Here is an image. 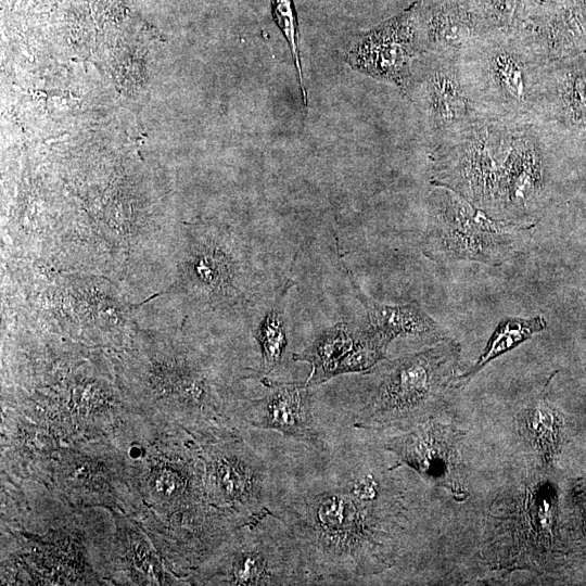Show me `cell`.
Masks as SVG:
<instances>
[{
    "instance_id": "obj_18",
    "label": "cell",
    "mask_w": 586,
    "mask_h": 586,
    "mask_svg": "<svg viewBox=\"0 0 586 586\" xmlns=\"http://www.w3.org/2000/svg\"><path fill=\"white\" fill-rule=\"evenodd\" d=\"M356 296L364 305L368 328L364 330L385 352L393 340L398 336H438L441 327L421 308L417 302L406 305H386L367 296L347 270Z\"/></svg>"
},
{
    "instance_id": "obj_20",
    "label": "cell",
    "mask_w": 586,
    "mask_h": 586,
    "mask_svg": "<svg viewBox=\"0 0 586 586\" xmlns=\"http://www.w3.org/2000/svg\"><path fill=\"white\" fill-rule=\"evenodd\" d=\"M358 335L345 323H337L319 334L307 348L295 353V361H305L310 366L305 383L314 387L340 375L341 367L356 345Z\"/></svg>"
},
{
    "instance_id": "obj_21",
    "label": "cell",
    "mask_w": 586,
    "mask_h": 586,
    "mask_svg": "<svg viewBox=\"0 0 586 586\" xmlns=\"http://www.w3.org/2000/svg\"><path fill=\"white\" fill-rule=\"evenodd\" d=\"M546 328L547 322L542 316L502 318L495 327L475 362L464 372L458 374L457 388L466 386L492 360L512 351Z\"/></svg>"
},
{
    "instance_id": "obj_25",
    "label": "cell",
    "mask_w": 586,
    "mask_h": 586,
    "mask_svg": "<svg viewBox=\"0 0 586 586\" xmlns=\"http://www.w3.org/2000/svg\"><path fill=\"white\" fill-rule=\"evenodd\" d=\"M574 496V527L579 544L586 550V491L576 489Z\"/></svg>"
},
{
    "instance_id": "obj_2",
    "label": "cell",
    "mask_w": 586,
    "mask_h": 586,
    "mask_svg": "<svg viewBox=\"0 0 586 586\" xmlns=\"http://www.w3.org/2000/svg\"><path fill=\"white\" fill-rule=\"evenodd\" d=\"M550 61L530 34L484 33L460 52L466 91L479 114L511 125L535 124Z\"/></svg>"
},
{
    "instance_id": "obj_19",
    "label": "cell",
    "mask_w": 586,
    "mask_h": 586,
    "mask_svg": "<svg viewBox=\"0 0 586 586\" xmlns=\"http://www.w3.org/2000/svg\"><path fill=\"white\" fill-rule=\"evenodd\" d=\"M519 425L537 460L551 467L562 446L564 422L547 394H539L519 413Z\"/></svg>"
},
{
    "instance_id": "obj_5",
    "label": "cell",
    "mask_w": 586,
    "mask_h": 586,
    "mask_svg": "<svg viewBox=\"0 0 586 586\" xmlns=\"http://www.w3.org/2000/svg\"><path fill=\"white\" fill-rule=\"evenodd\" d=\"M534 226L495 218L456 192L437 187L430 198L423 253L438 262L500 266L527 245Z\"/></svg>"
},
{
    "instance_id": "obj_14",
    "label": "cell",
    "mask_w": 586,
    "mask_h": 586,
    "mask_svg": "<svg viewBox=\"0 0 586 586\" xmlns=\"http://www.w3.org/2000/svg\"><path fill=\"white\" fill-rule=\"evenodd\" d=\"M266 393L247 403L244 416L251 426L291 437L309 448H330L313 412L311 386L304 382L263 379Z\"/></svg>"
},
{
    "instance_id": "obj_13",
    "label": "cell",
    "mask_w": 586,
    "mask_h": 586,
    "mask_svg": "<svg viewBox=\"0 0 586 586\" xmlns=\"http://www.w3.org/2000/svg\"><path fill=\"white\" fill-rule=\"evenodd\" d=\"M464 432L430 419L384 440L382 448L394 457L393 468L407 467L456 500L467 498L460 445Z\"/></svg>"
},
{
    "instance_id": "obj_23",
    "label": "cell",
    "mask_w": 586,
    "mask_h": 586,
    "mask_svg": "<svg viewBox=\"0 0 586 586\" xmlns=\"http://www.w3.org/2000/svg\"><path fill=\"white\" fill-rule=\"evenodd\" d=\"M256 339L260 348L265 374L271 372L281 361L286 347V334L281 311L267 313L257 328Z\"/></svg>"
},
{
    "instance_id": "obj_4",
    "label": "cell",
    "mask_w": 586,
    "mask_h": 586,
    "mask_svg": "<svg viewBox=\"0 0 586 586\" xmlns=\"http://www.w3.org/2000/svg\"><path fill=\"white\" fill-rule=\"evenodd\" d=\"M460 344L449 337L388 361L352 417L354 429L405 431L434 419L457 388Z\"/></svg>"
},
{
    "instance_id": "obj_1",
    "label": "cell",
    "mask_w": 586,
    "mask_h": 586,
    "mask_svg": "<svg viewBox=\"0 0 586 586\" xmlns=\"http://www.w3.org/2000/svg\"><path fill=\"white\" fill-rule=\"evenodd\" d=\"M311 462L275 480L272 513L293 535L316 584H356L397 561L405 496L366 448L316 450Z\"/></svg>"
},
{
    "instance_id": "obj_3",
    "label": "cell",
    "mask_w": 586,
    "mask_h": 586,
    "mask_svg": "<svg viewBox=\"0 0 586 586\" xmlns=\"http://www.w3.org/2000/svg\"><path fill=\"white\" fill-rule=\"evenodd\" d=\"M547 468L540 463L494 499L484 547L494 570H547L560 553V492Z\"/></svg>"
},
{
    "instance_id": "obj_22",
    "label": "cell",
    "mask_w": 586,
    "mask_h": 586,
    "mask_svg": "<svg viewBox=\"0 0 586 586\" xmlns=\"http://www.w3.org/2000/svg\"><path fill=\"white\" fill-rule=\"evenodd\" d=\"M483 33H515L525 28L540 0H470Z\"/></svg>"
},
{
    "instance_id": "obj_10",
    "label": "cell",
    "mask_w": 586,
    "mask_h": 586,
    "mask_svg": "<svg viewBox=\"0 0 586 586\" xmlns=\"http://www.w3.org/2000/svg\"><path fill=\"white\" fill-rule=\"evenodd\" d=\"M403 94L416 109L432 151L484 118L463 86L459 54L425 52L415 65Z\"/></svg>"
},
{
    "instance_id": "obj_6",
    "label": "cell",
    "mask_w": 586,
    "mask_h": 586,
    "mask_svg": "<svg viewBox=\"0 0 586 586\" xmlns=\"http://www.w3.org/2000/svg\"><path fill=\"white\" fill-rule=\"evenodd\" d=\"M200 581L218 585H313L288 526L273 513L233 531L207 559Z\"/></svg>"
},
{
    "instance_id": "obj_8",
    "label": "cell",
    "mask_w": 586,
    "mask_h": 586,
    "mask_svg": "<svg viewBox=\"0 0 586 586\" xmlns=\"http://www.w3.org/2000/svg\"><path fill=\"white\" fill-rule=\"evenodd\" d=\"M203 438V484L211 507L233 530L272 513L275 477L263 459L234 431Z\"/></svg>"
},
{
    "instance_id": "obj_9",
    "label": "cell",
    "mask_w": 586,
    "mask_h": 586,
    "mask_svg": "<svg viewBox=\"0 0 586 586\" xmlns=\"http://www.w3.org/2000/svg\"><path fill=\"white\" fill-rule=\"evenodd\" d=\"M144 349L139 354L143 367V387L152 396L169 397L179 404L193 421L199 422L200 433L206 435L233 431L225 425L226 402L209 371L179 347L178 340L167 332H141Z\"/></svg>"
},
{
    "instance_id": "obj_17",
    "label": "cell",
    "mask_w": 586,
    "mask_h": 586,
    "mask_svg": "<svg viewBox=\"0 0 586 586\" xmlns=\"http://www.w3.org/2000/svg\"><path fill=\"white\" fill-rule=\"evenodd\" d=\"M420 18L426 52L460 54L484 34L470 0H421Z\"/></svg>"
},
{
    "instance_id": "obj_11",
    "label": "cell",
    "mask_w": 586,
    "mask_h": 586,
    "mask_svg": "<svg viewBox=\"0 0 586 586\" xmlns=\"http://www.w3.org/2000/svg\"><path fill=\"white\" fill-rule=\"evenodd\" d=\"M421 0L397 15L352 38L345 62L377 80L406 89L415 65L426 52L420 18Z\"/></svg>"
},
{
    "instance_id": "obj_12",
    "label": "cell",
    "mask_w": 586,
    "mask_h": 586,
    "mask_svg": "<svg viewBox=\"0 0 586 586\" xmlns=\"http://www.w3.org/2000/svg\"><path fill=\"white\" fill-rule=\"evenodd\" d=\"M241 263L231 233L214 225L187 230L178 262V286L213 307L241 297Z\"/></svg>"
},
{
    "instance_id": "obj_24",
    "label": "cell",
    "mask_w": 586,
    "mask_h": 586,
    "mask_svg": "<svg viewBox=\"0 0 586 586\" xmlns=\"http://www.w3.org/2000/svg\"><path fill=\"white\" fill-rule=\"evenodd\" d=\"M271 14L276 25L281 30L292 55L297 75L302 101L308 105V97L304 81V74L298 46V23L293 0H271Z\"/></svg>"
},
{
    "instance_id": "obj_7",
    "label": "cell",
    "mask_w": 586,
    "mask_h": 586,
    "mask_svg": "<svg viewBox=\"0 0 586 586\" xmlns=\"http://www.w3.org/2000/svg\"><path fill=\"white\" fill-rule=\"evenodd\" d=\"M515 126L481 118L433 150L431 183L456 192L497 218L501 214L505 162Z\"/></svg>"
},
{
    "instance_id": "obj_16",
    "label": "cell",
    "mask_w": 586,
    "mask_h": 586,
    "mask_svg": "<svg viewBox=\"0 0 586 586\" xmlns=\"http://www.w3.org/2000/svg\"><path fill=\"white\" fill-rule=\"evenodd\" d=\"M546 137L537 124L517 125L505 162L502 215L517 218L537 209L545 189Z\"/></svg>"
},
{
    "instance_id": "obj_15",
    "label": "cell",
    "mask_w": 586,
    "mask_h": 586,
    "mask_svg": "<svg viewBox=\"0 0 586 586\" xmlns=\"http://www.w3.org/2000/svg\"><path fill=\"white\" fill-rule=\"evenodd\" d=\"M535 124L551 137L586 140V52L548 63Z\"/></svg>"
}]
</instances>
